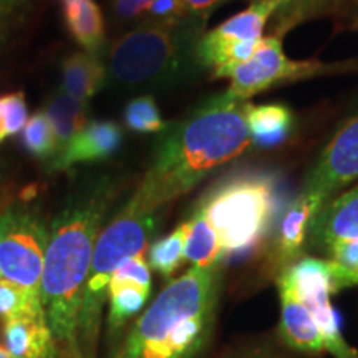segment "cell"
I'll list each match as a JSON object with an SVG mask.
<instances>
[{
  "label": "cell",
  "instance_id": "cell-1",
  "mask_svg": "<svg viewBox=\"0 0 358 358\" xmlns=\"http://www.w3.org/2000/svg\"><path fill=\"white\" fill-rule=\"evenodd\" d=\"M249 105L248 100L224 92L166 127L128 204L145 213H158L214 169L239 158L250 145Z\"/></svg>",
  "mask_w": 358,
  "mask_h": 358
},
{
  "label": "cell",
  "instance_id": "cell-2",
  "mask_svg": "<svg viewBox=\"0 0 358 358\" xmlns=\"http://www.w3.org/2000/svg\"><path fill=\"white\" fill-rule=\"evenodd\" d=\"M116 198L108 178L70 196L50 226L42 275V306L52 334V358H80L78 313L103 219Z\"/></svg>",
  "mask_w": 358,
  "mask_h": 358
},
{
  "label": "cell",
  "instance_id": "cell-3",
  "mask_svg": "<svg viewBox=\"0 0 358 358\" xmlns=\"http://www.w3.org/2000/svg\"><path fill=\"white\" fill-rule=\"evenodd\" d=\"M221 268L191 267L161 290L113 358H196L213 335Z\"/></svg>",
  "mask_w": 358,
  "mask_h": 358
},
{
  "label": "cell",
  "instance_id": "cell-4",
  "mask_svg": "<svg viewBox=\"0 0 358 358\" xmlns=\"http://www.w3.org/2000/svg\"><path fill=\"white\" fill-rule=\"evenodd\" d=\"M203 30L189 19L176 25L140 24L111 43L106 75L131 90L176 83L189 73L192 62L198 64L196 47Z\"/></svg>",
  "mask_w": 358,
  "mask_h": 358
},
{
  "label": "cell",
  "instance_id": "cell-5",
  "mask_svg": "<svg viewBox=\"0 0 358 358\" xmlns=\"http://www.w3.org/2000/svg\"><path fill=\"white\" fill-rule=\"evenodd\" d=\"M156 219L158 213L140 211L127 203L98 236L78 313L80 358H98V335L108 282L124 261L145 254L148 241L156 229Z\"/></svg>",
  "mask_w": 358,
  "mask_h": 358
},
{
  "label": "cell",
  "instance_id": "cell-6",
  "mask_svg": "<svg viewBox=\"0 0 358 358\" xmlns=\"http://www.w3.org/2000/svg\"><path fill=\"white\" fill-rule=\"evenodd\" d=\"M199 206L221 241L224 256L249 252L272 224L275 182L261 173H241L214 186Z\"/></svg>",
  "mask_w": 358,
  "mask_h": 358
},
{
  "label": "cell",
  "instance_id": "cell-7",
  "mask_svg": "<svg viewBox=\"0 0 358 358\" xmlns=\"http://www.w3.org/2000/svg\"><path fill=\"white\" fill-rule=\"evenodd\" d=\"M50 229L38 206L20 199L0 213V277L42 299Z\"/></svg>",
  "mask_w": 358,
  "mask_h": 358
},
{
  "label": "cell",
  "instance_id": "cell-8",
  "mask_svg": "<svg viewBox=\"0 0 358 358\" xmlns=\"http://www.w3.org/2000/svg\"><path fill=\"white\" fill-rule=\"evenodd\" d=\"M279 6L277 0L252 2L245 10L203 34L196 47L199 66L213 69L217 78H229L231 71L257 50L264 29Z\"/></svg>",
  "mask_w": 358,
  "mask_h": 358
},
{
  "label": "cell",
  "instance_id": "cell-9",
  "mask_svg": "<svg viewBox=\"0 0 358 358\" xmlns=\"http://www.w3.org/2000/svg\"><path fill=\"white\" fill-rule=\"evenodd\" d=\"M277 284L289 287L308 308L324 335L327 350L337 358H358L343 340L342 320L330 303V295L338 290L332 262L303 257L284 268Z\"/></svg>",
  "mask_w": 358,
  "mask_h": 358
},
{
  "label": "cell",
  "instance_id": "cell-10",
  "mask_svg": "<svg viewBox=\"0 0 358 358\" xmlns=\"http://www.w3.org/2000/svg\"><path fill=\"white\" fill-rule=\"evenodd\" d=\"M348 69V65H325L322 62L289 60L282 48L279 37H264L261 45L248 60L231 71V85L227 92L248 100L257 93L266 92L274 85L297 82V80L332 73Z\"/></svg>",
  "mask_w": 358,
  "mask_h": 358
},
{
  "label": "cell",
  "instance_id": "cell-11",
  "mask_svg": "<svg viewBox=\"0 0 358 358\" xmlns=\"http://www.w3.org/2000/svg\"><path fill=\"white\" fill-rule=\"evenodd\" d=\"M358 179V110L332 134L308 171L303 189L324 201Z\"/></svg>",
  "mask_w": 358,
  "mask_h": 358
},
{
  "label": "cell",
  "instance_id": "cell-12",
  "mask_svg": "<svg viewBox=\"0 0 358 358\" xmlns=\"http://www.w3.org/2000/svg\"><path fill=\"white\" fill-rule=\"evenodd\" d=\"M312 248L327 250L337 241L358 239V182L325 201L308 227Z\"/></svg>",
  "mask_w": 358,
  "mask_h": 358
},
{
  "label": "cell",
  "instance_id": "cell-13",
  "mask_svg": "<svg viewBox=\"0 0 358 358\" xmlns=\"http://www.w3.org/2000/svg\"><path fill=\"white\" fill-rule=\"evenodd\" d=\"M324 203L325 201L315 192L302 191L289 206L287 211L282 214L279 232L272 249V262L275 267L284 271L301 256L312 219Z\"/></svg>",
  "mask_w": 358,
  "mask_h": 358
},
{
  "label": "cell",
  "instance_id": "cell-14",
  "mask_svg": "<svg viewBox=\"0 0 358 358\" xmlns=\"http://www.w3.org/2000/svg\"><path fill=\"white\" fill-rule=\"evenodd\" d=\"M123 141V129L115 122H90L75 140L50 161L52 169H69L75 164L96 163L113 156Z\"/></svg>",
  "mask_w": 358,
  "mask_h": 358
},
{
  "label": "cell",
  "instance_id": "cell-15",
  "mask_svg": "<svg viewBox=\"0 0 358 358\" xmlns=\"http://www.w3.org/2000/svg\"><path fill=\"white\" fill-rule=\"evenodd\" d=\"M279 292L282 301L280 335L285 343L308 353L325 350L324 335L308 308L285 285L279 284Z\"/></svg>",
  "mask_w": 358,
  "mask_h": 358
},
{
  "label": "cell",
  "instance_id": "cell-16",
  "mask_svg": "<svg viewBox=\"0 0 358 358\" xmlns=\"http://www.w3.org/2000/svg\"><path fill=\"white\" fill-rule=\"evenodd\" d=\"M3 338L10 358H52L53 342L45 315L3 322Z\"/></svg>",
  "mask_w": 358,
  "mask_h": 358
},
{
  "label": "cell",
  "instance_id": "cell-17",
  "mask_svg": "<svg viewBox=\"0 0 358 358\" xmlns=\"http://www.w3.org/2000/svg\"><path fill=\"white\" fill-rule=\"evenodd\" d=\"M108 75L106 65L93 53H73L62 64V88L69 95L87 101L103 88Z\"/></svg>",
  "mask_w": 358,
  "mask_h": 358
},
{
  "label": "cell",
  "instance_id": "cell-18",
  "mask_svg": "<svg viewBox=\"0 0 358 358\" xmlns=\"http://www.w3.org/2000/svg\"><path fill=\"white\" fill-rule=\"evenodd\" d=\"M248 129L250 143L261 148H272L284 143L294 129V115L285 105H249Z\"/></svg>",
  "mask_w": 358,
  "mask_h": 358
},
{
  "label": "cell",
  "instance_id": "cell-19",
  "mask_svg": "<svg viewBox=\"0 0 358 358\" xmlns=\"http://www.w3.org/2000/svg\"><path fill=\"white\" fill-rule=\"evenodd\" d=\"M64 15L75 42L96 55L105 42V22L95 0H65Z\"/></svg>",
  "mask_w": 358,
  "mask_h": 358
},
{
  "label": "cell",
  "instance_id": "cell-20",
  "mask_svg": "<svg viewBox=\"0 0 358 358\" xmlns=\"http://www.w3.org/2000/svg\"><path fill=\"white\" fill-rule=\"evenodd\" d=\"M50 120L57 141V156L75 140V136L87 127L88 103L69 95L64 90L48 101L43 111ZM55 156V158H57ZM53 158V159H55ZM52 159V161H53Z\"/></svg>",
  "mask_w": 358,
  "mask_h": 358
},
{
  "label": "cell",
  "instance_id": "cell-21",
  "mask_svg": "<svg viewBox=\"0 0 358 358\" xmlns=\"http://www.w3.org/2000/svg\"><path fill=\"white\" fill-rule=\"evenodd\" d=\"M187 224H189V232L185 248L186 261L191 262L192 267L217 266L224 257L222 245L201 206L192 213Z\"/></svg>",
  "mask_w": 358,
  "mask_h": 358
},
{
  "label": "cell",
  "instance_id": "cell-22",
  "mask_svg": "<svg viewBox=\"0 0 358 358\" xmlns=\"http://www.w3.org/2000/svg\"><path fill=\"white\" fill-rule=\"evenodd\" d=\"M151 289H145L133 284L108 285V330L111 337H115L127 325V322L145 307Z\"/></svg>",
  "mask_w": 358,
  "mask_h": 358
},
{
  "label": "cell",
  "instance_id": "cell-23",
  "mask_svg": "<svg viewBox=\"0 0 358 358\" xmlns=\"http://www.w3.org/2000/svg\"><path fill=\"white\" fill-rule=\"evenodd\" d=\"M189 224L182 222L163 239L156 241L148 250V264L150 268L159 272L163 277H171L185 259V248Z\"/></svg>",
  "mask_w": 358,
  "mask_h": 358
},
{
  "label": "cell",
  "instance_id": "cell-24",
  "mask_svg": "<svg viewBox=\"0 0 358 358\" xmlns=\"http://www.w3.org/2000/svg\"><path fill=\"white\" fill-rule=\"evenodd\" d=\"M252 2H262V0H252ZM280 3L274 13V37L282 38L290 29L302 24L312 17L322 15L330 10L334 0H277Z\"/></svg>",
  "mask_w": 358,
  "mask_h": 358
},
{
  "label": "cell",
  "instance_id": "cell-25",
  "mask_svg": "<svg viewBox=\"0 0 358 358\" xmlns=\"http://www.w3.org/2000/svg\"><path fill=\"white\" fill-rule=\"evenodd\" d=\"M45 315L42 299L0 277V319L3 322Z\"/></svg>",
  "mask_w": 358,
  "mask_h": 358
},
{
  "label": "cell",
  "instance_id": "cell-26",
  "mask_svg": "<svg viewBox=\"0 0 358 358\" xmlns=\"http://www.w3.org/2000/svg\"><path fill=\"white\" fill-rule=\"evenodd\" d=\"M22 141L25 150L35 158L52 161L57 156L55 133L43 111L30 116L25 128L22 129Z\"/></svg>",
  "mask_w": 358,
  "mask_h": 358
},
{
  "label": "cell",
  "instance_id": "cell-27",
  "mask_svg": "<svg viewBox=\"0 0 358 358\" xmlns=\"http://www.w3.org/2000/svg\"><path fill=\"white\" fill-rule=\"evenodd\" d=\"M124 123L134 133H159L166 129L155 98L143 95L133 98L123 113Z\"/></svg>",
  "mask_w": 358,
  "mask_h": 358
},
{
  "label": "cell",
  "instance_id": "cell-28",
  "mask_svg": "<svg viewBox=\"0 0 358 358\" xmlns=\"http://www.w3.org/2000/svg\"><path fill=\"white\" fill-rule=\"evenodd\" d=\"M332 262L338 290L358 284V239L337 241L325 250Z\"/></svg>",
  "mask_w": 358,
  "mask_h": 358
},
{
  "label": "cell",
  "instance_id": "cell-29",
  "mask_svg": "<svg viewBox=\"0 0 358 358\" xmlns=\"http://www.w3.org/2000/svg\"><path fill=\"white\" fill-rule=\"evenodd\" d=\"M110 284H133L140 287L151 289V271L150 264L145 261V254H138L124 261L111 275Z\"/></svg>",
  "mask_w": 358,
  "mask_h": 358
},
{
  "label": "cell",
  "instance_id": "cell-30",
  "mask_svg": "<svg viewBox=\"0 0 358 358\" xmlns=\"http://www.w3.org/2000/svg\"><path fill=\"white\" fill-rule=\"evenodd\" d=\"M186 19V0H155L143 19V24L176 25Z\"/></svg>",
  "mask_w": 358,
  "mask_h": 358
},
{
  "label": "cell",
  "instance_id": "cell-31",
  "mask_svg": "<svg viewBox=\"0 0 358 358\" xmlns=\"http://www.w3.org/2000/svg\"><path fill=\"white\" fill-rule=\"evenodd\" d=\"M3 110H6V131L7 136L20 133L29 122V111H27L25 95L22 92L8 93L2 96Z\"/></svg>",
  "mask_w": 358,
  "mask_h": 358
},
{
  "label": "cell",
  "instance_id": "cell-32",
  "mask_svg": "<svg viewBox=\"0 0 358 358\" xmlns=\"http://www.w3.org/2000/svg\"><path fill=\"white\" fill-rule=\"evenodd\" d=\"M155 0H113V13L118 20H138L146 15Z\"/></svg>",
  "mask_w": 358,
  "mask_h": 358
},
{
  "label": "cell",
  "instance_id": "cell-33",
  "mask_svg": "<svg viewBox=\"0 0 358 358\" xmlns=\"http://www.w3.org/2000/svg\"><path fill=\"white\" fill-rule=\"evenodd\" d=\"M227 2H231V0H186L187 19L204 29L209 17Z\"/></svg>",
  "mask_w": 358,
  "mask_h": 358
},
{
  "label": "cell",
  "instance_id": "cell-34",
  "mask_svg": "<svg viewBox=\"0 0 358 358\" xmlns=\"http://www.w3.org/2000/svg\"><path fill=\"white\" fill-rule=\"evenodd\" d=\"M24 6V0H0V43H2L6 32L15 13Z\"/></svg>",
  "mask_w": 358,
  "mask_h": 358
},
{
  "label": "cell",
  "instance_id": "cell-35",
  "mask_svg": "<svg viewBox=\"0 0 358 358\" xmlns=\"http://www.w3.org/2000/svg\"><path fill=\"white\" fill-rule=\"evenodd\" d=\"M6 138H8L6 131V110H3V100L0 98V143Z\"/></svg>",
  "mask_w": 358,
  "mask_h": 358
},
{
  "label": "cell",
  "instance_id": "cell-36",
  "mask_svg": "<svg viewBox=\"0 0 358 358\" xmlns=\"http://www.w3.org/2000/svg\"><path fill=\"white\" fill-rule=\"evenodd\" d=\"M0 358H10V355H8V352H7V348L2 347V345H0Z\"/></svg>",
  "mask_w": 358,
  "mask_h": 358
}]
</instances>
